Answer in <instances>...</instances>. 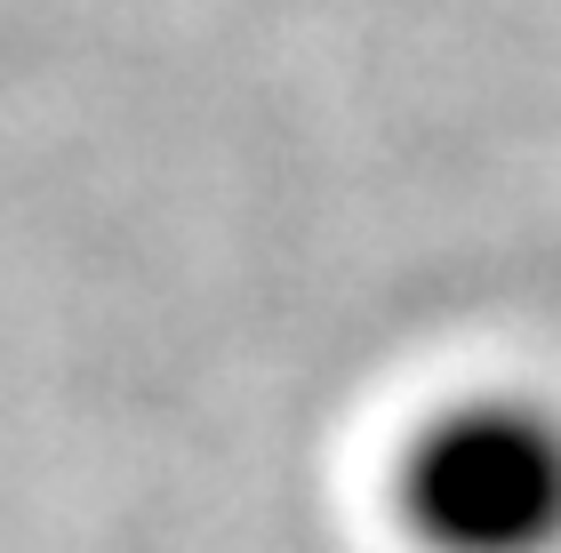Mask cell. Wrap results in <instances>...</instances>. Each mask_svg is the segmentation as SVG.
<instances>
[{"label": "cell", "instance_id": "cell-1", "mask_svg": "<svg viewBox=\"0 0 561 553\" xmlns=\"http://www.w3.org/2000/svg\"><path fill=\"white\" fill-rule=\"evenodd\" d=\"M386 514L410 553H561V401L466 385L401 425Z\"/></svg>", "mask_w": 561, "mask_h": 553}]
</instances>
